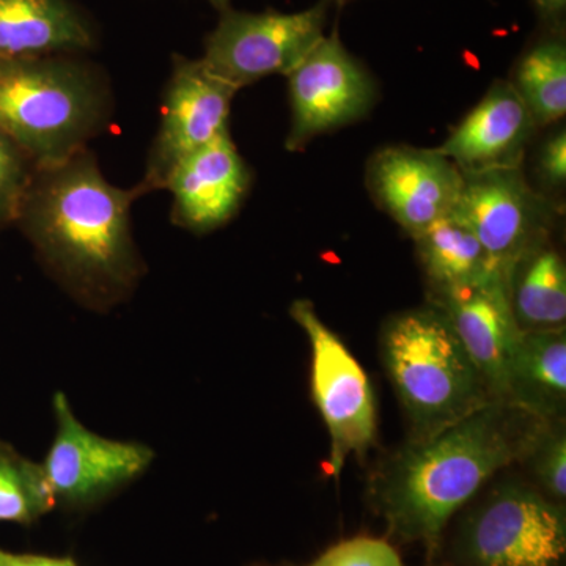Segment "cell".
I'll return each instance as SVG.
<instances>
[{"instance_id": "obj_1", "label": "cell", "mask_w": 566, "mask_h": 566, "mask_svg": "<svg viewBox=\"0 0 566 566\" xmlns=\"http://www.w3.org/2000/svg\"><path fill=\"white\" fill-rule=\"evenodd\" d=\"M140 196L139 186L111 185L85 148L36 167L14 226L77 304L106 314L133 296L145 274L132 227V207Z\"/></svg>"}, {"instance_id": "obj_7", "label": "cell", "mask_w": 566, "mask_h": 566, "mask_svg": "<svg viewBox=\"0 0 566 566\" xmlns=\"http://www.w3.org/2000/svg\"><path fill=\"white\" fill-rule=\"evenodd\" d=\"M52 409L55 436L41 468L59 509L92 512L150 468L155 458L150 447L93 433L74 416L66 395L55 394Z\"/></svg>"}, {"instance_id": "obj_15", "label": "cell", "mask_w": 566, "mask_h": 566, "mask_svg": "<svg viewBox=\"0 0 566 566\" xmlns=\"http://www.w3.org/2000/svg\"><path fill=\"white\" fill-rule=\"evenodd\" d=\"M536 129L531 112L512 84L495 81L436 150L463 174L523 169Z\"/></svg>"}, {"instance_id": "obj_19", "label": "cell", "mask_w": 566, "mask_h": 566, "mask_svg": "<svg viewBox=\"0 0 566 566\" xmlns=\"http://www.w3.org/2000/svg\"><path fill=\"white\" fill-rule=\"evenodd\" d=\"M415 241L431 294L453 292L490 277H501L475 234L453 214L436 222Z\"/></svg>"}, {"instance_id": "obj_17", "label": "cell", "mask_w": 566, "mask_h": 566, "mask_svg": "<svg viewBox=\"0 0 566 566\" xmlns=\"http://www.w3.org/2000/svg\"><path fill=\"white\" fill-rule=\"evenodd\" d=\"M505 403L549 422L566 403V329L527 331L510 365Z\"/></svg>"}, {"instance_id": "obj_11", "label": "cell", "mask_w": 566, "mask_h": 566, "mask_svg": "<svg viewBox=\"0 0 566 566\" xmlns=\"http://www.w3.org/2000/svg\"><path fill=\"white\" fill-rule=\"evenodd\" d=\"M237 88L214 76L200 59L175 54L164 92L161 123L150 153L142 192L166 188L175 167L216 137L229 132Z\"/></svg>"}, {"instance_id": "obj_13", "label": "cell", "mask_w": 566, "mask_h": 566, "mask_svg": "<svg viewBox=\"0 0 566 566\" xmlns=\"http://www.w3.org/2000/svg\"><path fill=\"white\" fill-rule=\"evenodd\" d=\"M252 174L230 133L182 159L166 182L175 226L196 234L214 232L240 211Z\"/></svg>"}, {"instance_id": "obj_8", "label": "cell", "mask_w": 566, "mask_h": 566, "mask_svg": "<svg viewBox=\"0 0 566 566\" xmlns=\"http://www.w3.org/2000/svg\"><path fill=\"white\" fill-rule=\"evenodd\" d=\"M463 191L453 216L483 248L495 273L509 283L524 256L549 243L560 208L528 182L523 169L463 174Z\"/></svg>"}, {"instance_id": "obj_28", "label": "cell", "mask_w": 566, "mask_h": 566, "mask_svg": "<svg viewBox=\"0 0 566 566\" xmlns=\"http://www.w3.org/2000/svg\"><path fill=\"white\" fill-rule=\"evenodd\" d=\"M216 10L222 11L232 7V0H208Z\"/></svg>"}, {"instance_id": "obj_21", "label": "cell", "mask_w": 566, "mask_h": 566, "mask_svg": "<svg viewBox=\"0 0 566 566\" xmlns=\"http://www.w3.org/2000/svg\"><path fill=\"white\" fill-rule=\"evenodd\" d=\"M54 509L41 464L0 441V523L32 526Z\"/></svg>"}, {"instance_id": "obj_29", "label": "cell", "mask_w": 566, "mask_h": 566, "mask_svg": "<svg viewBox=\"0 0 566 566\" xmlns=\"http://www.w3.org/2000/svg\"><path fill=\"white\" fill-rule=\"evenodd\" d=\"M333 3V7H337L338 10L344 9V7L348 6V3L354 2V0H329Z\"/></svg>"}, {"instance_id": "obj_6", "label": "cell", "mask_w": 566, "mask_h": 566, "mask_svg": "<svg viewBox=\"0 0 566 566\" xmlns=\"http://www.w3.org/2000/svg\"><path fill=\"white\" fill-rule=\"evenodd\" d=\"M565 551V510L513 483L469 513L453 542V556L463 566H556Z\"/></svg>"}, {"instance_id": "obj_10", "label": "cell", "mask_w": 566, "mask_h": 566, "mask_svg": "<svg viewBox=\"0 0 566 566\" xmlns=\"http://www.w3.org/2000/svg\"><path fill=\"white\" fill-rule=\"evenodd\" d=\"M286 77L292 106L289 151L303 150L319 134L359 122L378 99L374 74L346 50L337 25Z\"/></svg>"}, {"instance_id": "obj_24", "label": "cell", "mask_w": 566, "mask_h": 566, "mask_svg": "<svg viewBox=\"0 0 566 566\" xmlns=\"http://www.w3.org/2000/svg\"><path fill=\"white\" fill-rule=\"evenodd\" d=\"M308 566H403V562L387 539L354 536L331 546Z\"/></svg>"}, {"instance_id": "obj_2", "label": "cell", "mask_w": 566, "mask_h": 566, "mask_svg": "<svg viewBox=\"0 0 566 566\" xmlns=\"http://www.w3.org/2000/svg\"><path fill=\"white\" fill-rule=\"evenodd\" d=\"M546 423L494 401L438 433L415 439L375 482L374 504L389 535L436 553L458 510L495 472L527 457Z\"/></svg>"}, {"instance_id": "obj_3", "label": "cell", "mask_w": 566, "mask_h": 566, "mask_svg": "<svg viewBox=\"0 0 566 566\" xmlns=\"http://www.w3.org/2000/svg\"><path fill=\"white\" fill-rule=\"evenodd\" d=\"M109 115L104 76L80 55L0 59V132L36 167L85 150Z\"/></svg>"}, {"instance_id": "obj_30", "label": "cell", "mask_w": 566, "mask_h": 566, "mask_svg": "<svg viewBox=\"0 0 566 566\" xmlns=\"http://www.w3.org/2000/svg\"><path fill=\"white\" fill-rule=\"evenodd\" d=\"M249 566H286V565H271V564H253Z\"/></svg>"}, {"instance_id": "obj_22", "label": "cell", "mask_w": 566, "mask_h": 566, "mask_svg": "<svg viewBox=\"0 0 566 566\" xmlns=\"http://www.w3.org/2000/svg\"><path fill=\"white\" fill-rule=\"evenodd\" d=\"M36 164L0 132V229L14 226Z\"/></svg>"}, {"instance_id": "obj_25", "label": "cell", "mask_w": 566, "mask_h": 566, "mask_svg": "<svg viewBox=\"0 0 566 566\" xmlns=\"http://www.w3.org/2000/svg\"><path fill=\"white\" fill-rule=\"evenodd\" d=\"M536 174L545 189L565 188L566 182V133L564 126L556 129L545 142L538 151Z\"/></svg>"}, {"instance_id": "obj_20", "label": "cell", "mask_w": 566, "mask_h": 566, "mask_svg": "<svg viewBox=\"0 0 566 566\" xmlns=\"http://www.w3.org/2000/svg\"><path fill=\"white\" fill-rule=\"evenodd\" d=\"M526 104L536 128L558 123L566 114V43L564 29H547L517 59L509 80Z\"/></svg>"}, {"instance_id": "obj_23", "label": "cell", "mask_w": 566, "mask_h": 566, "mask_svg": "<svg viewBox=\"0 0 566 566\" xmlns=\"http://www.w3.org/2000/svg\"><path fill=\"white\" fill-rule=\"evenodd\" d=\"M528 455L534 460V471L539 485L551 501L564 502L566 497V438L564 430H547V423L536 438Z\"/></svg>"}, {"instance_id": "obj_26", "label": "cell", "mask_w": 566, "mask_h": 566, "mask_svg": "<svg viewBox=\"0 0 566 566\" xmlns=\"http://www.w3.org/2000/svg\"><path fill=\"white\" fill-rule=\"evenodd\" d=\"M0 566H80L69 556H44V554L11 553L0 547Z\"/></svg>"}, {"instance_id": "obj_27", "label": "cell", "mask_w": 566, "mask_h": 566, "mask_svg": "<svg viewBox=\"0 0 566 566\" xmlns=\"http://www.w3.org/2000/svg\"><path fill=\"white\" fill-rule=\"evenodd\" d=\"M547 29H564L566 0H532Z\"/></svg>"}, {"instance_id": "obj_14", "label": "cell", "mask_w": 566, "mask_h": 566, "mask_svg": "<svg viewBox=\"0 0 566 566\" xmlns=\"http://www.w3.org/2000/svg\"><path fill=\"white\" fill-rule=\"evenodd\" d=\"M452 324L494 401L505 403L510 365L523 331L517 326L509 290L501 277L431 296Z\"/></svg>"}, {"instance_id": "obj_9", "label": "cell", "mask_w": 566, "mask_h": 566, "mask_svg": "<svg viewBox=\"0 0 566 566\" xmlns=\"http://www.w3.org/2000/svg\"><path fill=\"white\" fill-rule=\"evenodd\" d=\"M290 315L311 344L312 395L331 438L327 465L337 476L349 457H364L375 442L374 389L356 357L319 319L311 301H294Z\"/></svg>"}, {"instance_id": "obj_4", "label": "cell", "mask_w": 566, "mask_h": 566, "mask_svg": "<svg viewBox=\"0 0 566 566\" xmlns=\"http://www.w3.org/2000/svg\"><path fill=\"white\" fill-rule=\"evenodd\" d=\"M381 345L387 375L415 439L438 433L494 403L474 360L436 305L392 316Z\"/></svg>"}, {"instance_id": "obj_18", "label": "cell", "mask_w": 566, "mask_h": 566, "mask_svg": "<svg viewBox=\"0 0 566 566\" xmlns=\"http://www.w3.org/2000/svg\"><path fill=\"white\" fill-rule=\"evenodd\" d=\"M506 290L523 333L565 329L566 266L551 241L516 264Z\"/></svg>"}, {"instance_id": "obj_16", "label": "cell", "mask_w": 566, "mask_h": 566, "mask_svg": "<svg viewBox=\"0 0 566 566\" xmlns=\"http://www.w3.org/2000/svg\"><path fill=\"white\" fill-rule=\"evenodd\" d=\"M96 46L98 31L74 0H0V59L81 55Z\"/></svg>"}, {"instance_id": "obj_12", "label": "cell", "mask_w": 566, "mask_h": 566, "mask_svg": "<svg viewBox=\"0 0 566 566\" xmlns=\"http://www.w3.org/2000/svg\"><path fill=\"white\" fill-rule=\"evenodd\" d=\"M463 181V172L436 148L390 145L367 164L368 191L412 240L453 214Z\"/></svg>"}, {"instance_id": "obj_5", "label": "cell", "mask_w": 566, "mask_h": 566, "mask_svg": "<svg viewBox=\"0 0 566 566\" xmlns=\"http://www.w3.org/2000/svg\"><path fill=\"white\" fill-rule=\"evenodd\" d=\"M331 9L329 0L296 13L229 7L205 36L200 61L237 91L275 74L289 76L326 35Z\"/></svg>"}]
</instances>
